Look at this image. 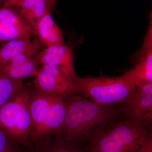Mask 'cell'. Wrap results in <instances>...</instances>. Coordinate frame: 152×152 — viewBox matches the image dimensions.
I'll return each instance as SVG.
<instances>
[{
    "mask_svg": "<svg viewBox=\"0 0 152 152\" xmlns=\"http://www.w3.org/2000/svg\"><path fill=\"white\" fill-rule=\"evenodd\" d=\"M58 0H45L46 3L47 7L49 10L53 11L54 10L55 6Z\"/></svg>",
    "mask_w": 152,
    "mask_h": 152,
    "instance_id": "obj_21",
    "label": "cell"
},
{
    "mask_svg": "<svg viewBox=\"0 0 152 152\" xmlns=\"http://www.w3.org/2000/svg\"><path fill=\"white\" fill-rule=\"evenodd\" d=\"M38 144H40V146L34 151H19V152H82L70 141H66L64 139H59L49 143L47 142L45 144L44 142L42 145L40 143Z\"/></svg>",
    "mask_w": 152,
    "mask_h": 152,
    "instance_id": "obj_16",
    "label": "cell"
},
{
    "mask_svg": "<svg viewBox=\"0 0 152 152\" xmlns=\"http://www.w3.org/2000/svg\"><path fill=\"white\" fill-rule=\"evenodd\" d=\"M40 65L56 67L64 75L73 79L77 75L74 63V51L67 45L45 48L34 56Z\"/></svg>",
    "mask_w": 152,
    "mask_h": 152,
    "instance_id": "obj_8",
    "label": "cell"
},
{
    "mask_svg": "<svg viewBox=\"0 0 152 152\" xmlns=\"http://www.w3.org/2000/svg\"><path fill=\"white\" fill-rule=\"evenodd\" d=\"M12 143V142L0 131V152H15Z\"/></svg>",
    "mask_w": 152,
    "mask_h": 152,
    "instance_id": "obj_18",
    "label": "cell"
},
{
    "mask_svg": "<svg viewBox=\"0 0 152 152\" xmlns=\"http://www.w3.org/2000/svg\"><path fill=\"white\" fill-rule=\"evenodd\" d=\"M17 8L25 21L34 30L48 10L45 0H24Z\"/></svg>",
    "mask_w": 152,
    "mask_h": 152,
    "instance_id": "obj_13",
    "label": "cell"
},
{
    "mask_svg": "<svg viewBox=\"0 0 152 152\" xmlns=\"http://www.w3.org/2000/svg\"><path fill=\"white\" fill-rule=\"evenodd\" d=\"M34 77V89L39 92L63 98L75 94L73 79L54 66L41 65Z\"/></svg>",
    "mask_w": 152,
    "mask_h": 152,
    "instance_id": "obj_6",
    "label": "cell"
},
{
    "mask_svg": "<svg viewBox=\"0 0 152 152\" xmlns=\"http://www.w3.org/2000/svg\"><path fill=\"white\" fill-rule=\"evenodd\" d=\"M75 94H81L99 105L121 104L135 88V85L122 75L117 77L73 79Z\"/></svg>",
    "mask_w": 152,
    "mask_h": 152,
    "instance_id": "obj_4",
    "label": "cell"
},
{
    "mask_svg": "<svg viewBox=\"0 0 152 152\" xmlns=\"http://www.w3.org/2000/svg\"><path fill=\"white\" fill-rule=\"evenodd\" d=\"M64 99L31 89L28 101L32 122L30 142L39 143L51 135L62 131L66 114Z\"/></svg>",
    "mask_w": 152,
    "mask_h": 152,
    "instance_id": "obj_2",
    "label": "cell"
},
{
    "mask_svg": "<svg viewBox=\"0 0 152 152\" xmlns=\"http://www.w3.org/2000/svg\"><path fill=\"white\" fill-rule=\"evenodd\" d=\"M135 152H152L151 136L147 139Z\"/></svg>",
    "mask_w": 152,
    "mask_h": 152,
    "instance_id": "obj_19",
    "label": "cell"
},
{
    "mask_svg": "<svg viewBox=\"0 0 152 152\" xmlns=\"http://www.w3.org/2000/svg\"><path fill=\"white\" fill-rule=\"evenodd\" d=\"M34 34V30L28 25L0 23V43L17 39H31Z\"/></svg>",
    "mask_w": 152,
    "mask_h": 152,
    "instance_id": "obj_14",
    "label": "cell"
},
{
    "mask_svg": "<svg viewBox=\"0 0 152 152\" xmlns=\"http://www.w3.org/2000/svg\"><path fill=\"white\" fill-rule=\"evenodd\" d=\"M31 88H25L0 107V131L12 142L28 145L32 122L28 107Z\"/></svg>",
    "mask_w": 152,
    "mask_h": 152,
    "instance_id": "obj_5",
    "label": "cell"
},
{
    "mask_svg": "<svg viewBox=\"0 0 152 152\" xmlns=\"http://www.w3.org/2000/svg\"><path fill=\"white\" fill-rule=\"evenodd\" d=\"M131 61L134 63V67L122 75L135 86L152 83V50H139L133 55Z\"/></svg>",
    "mask_w": 152,
    "mask_h": 152,
    "instance_id": "obj_10",
    "label": "cell"
},
{
    "mask_svg": "<svg viewBox=\"0 0 152 152\" xmlns=\"http://www.w3.org/2000/svg\"><path fill=\"white\" fill-rule=\"evenodd\" d=\"M39 63L34 56L26 54L18 55L7 64L0 67V75L15 80L34 77L39 68Z\"/></svg>",
    "mask_w": 152,
    "mask_h": 152,
    "instance_id": "obj_11",
    "label": "cell"
},
{
    "mask_svg": "<svg viewBox=\"0 0 152 152\" xmlns=\"http://www.w3.org/2000/svg\"><path fill=\"white\" fill-rule=\"evenodd\" d=\"M44 47L38 38L17 39L7 42L0 48V67L5 65L18 55L34 56L42 50Z\"/></svg>",
    "mask_w": 152,
    "mask_h": 152,
    "instance_id": "obj_9",
    "label": "cell"
},
{
    "mask_svg": "<svg viewBox=\"0 0 152 152\" xmlns=\"http://www.w3.org/2000/svg\"><path fill=\"white\" fill-rule=\"evenodd\" d=\"M34 31L39 40L46 48L65 45L62 31L52 17L50 11H46Z\"/></svg>",
    "mask_w": 152,
    "mask_h": 152,
    "instance_id": "obj_12",
    "label": "cell"
},
{
    "mask_svg": "<svg viewBox=\"0 0 152 152\" xmlns=\"http://www.w3.org/2000/svg\"><path fill=\"white\" fill-rule=\"evenodd\" d=\"M121 105V111L129 119L145 126L152 123V83L136 86Z\"/></svg>",
    "mask_w": 152,
    "mask_h": 152,
    "instance_id": "obj_7",
    "label": "cell"
},
{
    "mask_svg": "<svg viewBox=\"0 0 152 152\" xmlns=\"http://www.w3.org/2000/svg\"><path fill=\"white\" fill-rule=\"evenodd\" d=\"M0 23L28 25L17 10H15L14 8L5 7H0Z\"/></svg>",
    "mask_w": 152,
    "mask_h": 152,
    "instance_id": "obj_17",
    "label": "cell"
},
{
    "mask_svg": "<svg viewBox=\"0 0 152 152\" xmlns=\"http://www.w3.org/2000/svg\"><path fill=\"white\" fill-rule=\"evenodd\" d=\"M24 0H7L4 7L17 8Z\"/></svg>",
    "mask_w": 152,
    "mask_h": 152,
    "instance_id": "obj_20",
    "label": "cell"
},
{
    "mask_svg": "<svg viewBox=\"0 0 152 152\" xmlns=\"http://www.w3.org/2000/svg\"><path fill=\"white\" fill-rule=\"evenodd\" d=\"M7 0H0V7H4V4Z\"/></svg>",
    "mask_w": 152,
    "mask_h": 152,
    "instance_id": "obj_22",
    "label": "cell"
},
{
    "mask_svg": "<svg viewBox=\"0 0 152 152\" xmlns=\"http://www.w3.org/2000/svg\"><path fill=\"white\" fill-rule=\"evenodd\" d=\"M151 136L145 125L130 119L122 120L92 139L87 152H135Z\"/></svg>",
    "mask_w": 152,
    "mask_h": 152,
    "instance_id": "obj_3",
    "label": "cell"
},
{
    "mask_svg": "<svg viewBox=\"0 0 152 152\" xmlns=\"http://www.w3.org/2000/svg\"><path fill=\"white\" fill-rule=\"evenodd\" d=\"M66 118L62 131L66 141L94 138L118 114L113 104L99 105L78 94L64 99Z\"/></svg>",
    "mask_w": 152,
    "mask_h": 152,
    "instance_id": "obj_1",
    "label": "cell"
},
{
    "mask_svg": "<svg viewBox=\"0 0 152 152\" xmlns=\"http://www.w3.org/2000/svg\"><path fill=\"white\" fill-rule=\"evenodd\" d=\"M25 88L23 80H15L0 75V107Z\"/></svg>",
    "mask_w": 152,
    "mask_h": 152,
    "instance_id": "obj_15",
    "label": "cell"
}]
</instances>
